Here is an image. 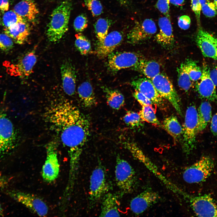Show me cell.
Returning a JSON list of instances; mask_svg holds the SVG:
<instances>
[{
    "label": "cell",
    "mask_w": 217,
    "mask_h": 217,
    "mask_svg": "<svg viewBox=\"0 0 217 217\" xmlns=\"http://www.w3.org/2000/svg\"><path fill=\"white\" fill-rule=\"evenodd\" d=\"M45 117L68 149L69 174L76 175L83 149L89 136V119L76 106L66 101L52 105L46 111Z\"/></svg>",
    "instance_id": "1"
},
{
    "label": "cell",
    "mask_w": 217,
    "mask_h": 217,
    "mask_svg": "<svg viewBox=\"0 0 217 217\" xmlns=\"http://www.w3.org/2000/svg\"><path fill=\"white\" fill-rule=\"evenodd\" d=\"M72 7V0H64L52 11L46 32L50 41L58 42L68 30Z\"/></svg>",
    "instance_id": "2"
},
{
    "label": "cell",
    "mask_w": 217,
    "mask_h": 217,
    "mask_svg": "<svg viewBox=\"0 0 217 217\" xmlns=\"http://www.w3.org/2000/svg\"><path fill=\"white\" fill-rule=\"evenodd\" d=\"M198 112L193 105L188 106L186 111L183 127L182 148L187 155H189L195 146L198 124Z\"/></svg>",
    "instance_id": "3"
},
{
    "label": "cell",
    "mask_w": 217,
    "mask_h": 217,
    "mask_svg": "<svg viewBox=\"0 0 217 217\" xmlns=\"http://www.w3.org/2000/svg\"><path fill=\"white\" fill-rule=\"evenodd\" d=\"M214 167L212 159L207 156H202L197 162L187 167L183 173L186 182L199 183L205 181L212 174Z\"/></svg>",
    "instance_id": "4"
},
{
    "label": "cell",
    "mask_w": 217,
    "mask_h": 217,
    "mask_svg": "<svg viewBox=\"0 0 217 217\" xmlns=\"http://www.w3.org/2000/svg\"><path fill=\"white\" fill-rule=\"evenodd\" d=\"M115 175L116 184L121 193L131 192L135 184V171L127 161L119 156L116 158Z\"/></svg>",
    "instance_id": "5"
},
{
    "label": "cell",
    "mask_w": 217,
    "mask_h": 217,
    "mask_svg": "<svg viewBox=\"0 0 217 217\" xmlns=\"http://www.w3.org/2000/svg\"><path fill=\"white\" fill-rule=\"evenodd\" d=\"M151 80L161 96L169 101L177 112L182 115L180 98L168 77L160 73Z\"/></svg>",
    "instance_id": "6"
},
{
    "label": "cell",
    "mask_w": 217,
    "mask_h": 217,
    "mask_svg": "<svg viewBox=\"0 0 217 217\" xmlns=\"http://www.w3.org/2000/svg\"><path fill=\"white\" fill-rule=\"evenodd\" d=\"M7 194L17 202L24 205L32 212L39 216H45L48 214V207L45 202L39 197L34 194L20 190H7Z\"/></svg>",
    "instance_id": "7"
},
{
    "label": "cell",
    "mask_w": 217,
    "mask_h": 217,
    "mask_svg": "<svg viewBox=\"0 0 217 217\" xmlns=\"http://www.w3.org/2000/svg\"><path fill=\"white\" fill-rule=\"evenodd\" d=\"M104 168L99 164L90 176L89 192L90 205L93 206L108 191Z\"/></svg>",
    "instance_id": "8"
},
{
    "label": "cell",
    "mask_w": 217,
    "mask_h": 217,
    "mask_svg": "<svg viewBox=\"0 0 217 217\" xmlns=\"http://www.w3.org/2000/svg\"><path fill=\"white\" fill-rule=\"evenodd\" d=\"M46 158L42 167V176L44 181L51 183L57 178L59 172L56 143L50 141L46 145Z\"/></svg>",
    "instance_id": "9"
},
{
    "label": "cell",
    "mask_w": 217,
    "mask_h": 217,
    "mask_svg": "<svg viewBox=\"0 0 217 217\" xmlns=\"http://www.w3.org/2000/svg\"><path fill=\"white\" fill-rule=\"evenodd\" d=\"M17 135L12 122L5 114H0V155L8 154L16 144Z\"/></svg>",
    "instance_id": "10"
},
{
    "label": "cell",
    "mask_w": 217,
    "mask_h": 217,
    "mask_svg": "<svg viewBox=\"0 0 217 217\" xmlns=\"http://www.w3.org/2000/svg\"><path fill=\"white\" fill-rule=\"evenodd\" d=\"M108 57V67L112 72L132 68L143 58L140 54L130 52H113Z\"/></svg>",
    "instance_id": "11"
},
{
    "label": "cell",
    "mask_w": 217,
    "mask_h": 217,
    "mask_svg": "<svg viewBox=\"0 0 217 217\" xmlns=\"http://www.w3.org/2000/svg\"><path fill=\"white\" fill-rule=\"evenodd\" d=\"M157 30L156 24L151 19L137 22L127 34V42L136 44L145 41L152 37Z\"/></svg>",
    "instance_id": "12"
},
{
    "label": "cell",
    "mask_w": 217,
    "mask_h": 217,
    "mask_svg": "<svg viewBox=\"0 0 217 217\" xmlns=\"http://www.w3.org/2000/svg\"><path fill=\"white\" fill-rule=\"evenodd\" d=\"M131 86L142 93L161 109L165 107L164 99L157 90L151 80L146 77H140L133 80L131 83Z\"/></svg>",
    "instance_id": "13"
},
{
    "label": "cell",
    "mask_w": 217,
    "mask_h": 217,
    "mask_svg": "<svg viewBox=\"0 0 217 217\" xmlns=\"http://www.w3.org/2000/svg\"><path fill=\"white\" fill-rule=\"evenodd\" d=\"M191 206L195 214L200 217H217V204L210 196L190 197Z\"/></svg>",
    "instance_id": "14"
},
{
    "label": "cell",
    "mask_w": 217,
    "mask_h": 217,
    "mask_svg": "<svg viewBox=\"0 0 217 217\" xmlns=\"http://www.w3.org/2000/svg\"><path fill=\"white\" fill-rule=\"evenodd\" d=\"M195 41L204 57L217 60L216 37L200 27L197 33Z\"/></svg>",
    "instance_id": "15"
},
{
    "label": "cell",
    "mask_w": 217,
    "mask_h": 217,
    "mask_svg": "<svg viewBox=\"0 0 217 217\" xmlns=\"http://www.w3.org/2000/svg\"><path fill=\"white\" fill-rule=\"evenodd\" d=\"M208 65L203 64L202 75L196 85V90L200 98L215 102L217 100L216 86L210 77Z\"/></svg>",
    "instance_id": "16"
},
{
    "label": "cell",
    "mask_w": 217,
    "mask_h": 217,
    "mask_svg": "<svg viewBox=\"0 0 217 217\" xmlns=\"http://www.w3.org/2000/svg\"><path fill=\"white\" fill-rule=\"evenodd\" d=\"M159 198V195L156 192L150 190H145L131 200V210L136 214H141L156 203Z\"/></svg>",
    "instance_id": "17"
},
{
    "label": "cell",
    "mask_w": 217,
    "mask_h": 217,
    "mask_svg": "<svg viewBox=\"0 0 217 217\" xmlns=\"http://www.w3.org/2000/svg\"><path fill=\"white\" fill-rule=\"evenodd\" d=\"M123 39L122 33L118 31H114L108 34L102 42H97V56L101 59L108 57L120 45Z\"/></svg>",
    "instance_id": "18"
},
{
    "label": "cell",
    "mask_w": 217,
    "mask_h": 217,
    "mask_svg": "<svg viewBox=\"0 0 217 217\" xmlns=\"http://www.w3.org/2000/svg\"><path fill=\"white\" fill-rule=\"evenodd\" d=\"M36 61L35 50L33 49L26 53L16 63L12 65L10 71L14 75L27 77L32 73Z\"/></svg>",
    "instance_id": "19"
},
{
    "label": "cell",
    "mask_w": 217,
    "mask_h": 217,
    "mask_svg": "<svg viewBox=\"0 0 217 217\" xmlns=\"http://www.w3.org/2000/svg\"><path fill=\"white\" fill-rule=\"evenodd\" d=\"M159 31L155 36L156 42L163 48L169 49L172 47L175 39L170 18L165 16L158 20Z\"/></svg>",
    "instance_id": "20"
},
{
    "label": "cell",
    "mask_w": 217,
    "mask_h": 217,
    "mask_svg": "<svg viewBox=\"0 0 217 217\" xmlns=\"http://www.w3.org/2000/svg\"><path fill=\"white\" fill-rule=\"evenodd\" d=\"M62 86L64 92L69 96L75 92L76 74L75 69L70 61H64L61 67Z\"/></svg>",
    "instance_id": "21"
},
{
    "label": "cell",
    "mask_w": 217,
    "mask_h": 217,
    "mask_svg": "<svg viewBox=\"0 0 217 217\" xmlns=\"http://www.w3.org/2000/svg\"><path fill=\"white\" fill-rule=\"evenodd\" d=\"M30 29L27 21H25L5 28L4 32L16 43L24 44L30 33Z\"/></svg>",
    "instance_id": "22"
},
{
    "label": "cell",
    "mask_w": 217,
    "mask_h": 217,
    "mask_svg": "<svg viewBox=\"0 0 217 217\" xmlns=\"http://www.w3.org/2000/svg\"><path fill=\"white\" fill-rule=\"evenodd\" d=\"M13 10L29 22L33 21L39 13L34 0H22L15 5Z\"/></svg>",
    "instance_id": "23"
},
{
    "label": "cell",
    "mask_w": 217,
    "mask_h": 217,
    "mask_svg": "<svg viewBox=\"0 0 217 217\" xmlns=\"http://www.w3.org/2000/svg\"><path fill=\"white\" fill-rule=\"evenodd\" d=\"M117 197L113 194H105L103 197L99 216L119 217L120 216Z\"/></svg>",
    "instance_id": "24"
},
{
    "label": "cell",
    "mask_w": 217,
    "mask_h": 217,
    "mask_svg": "<svg viewBox=\"0 0 217 217\" xmlns=\"http://www.w3.org/2000/svg\"><path fill=\"white\" fill-rule=\"evenodd\" d=\"M132 68L150 80L160 73V66L157 62L143 58Z\"/></svg>",
    "instance_id": "25"
},
{
    "label": "cell",
    "mask_w": 217,
    "mask_h": 217,
    "mask_svg": "<svg viewBox=\"0 0 217 217\" xmlns=\"http://www.w3.org/2000/svg\"><path fill=\"white\" fill-rule=\"evenodd\" d=\"M77 92L82 105L86 108H90L96 104V99L91 84L88 81L81 83L78 87Z\"/></svg>",
    "instance_id": "26"
},
{
    "label": "cell",
    "mask_w": 217,
    "mask_h": 217,
    "mask_svg": "<svg viewBox=\"0 0 217 217\" xmlns=\"http://www.w3.org/2000/svg\"><path fill=\"white\" fill-rule=\"evenodd\" d=\"M197 133L203 131L206 127L212 118V107L208 101L202 102L197 109Z\"/></svg>",
    "instance_id": "27"
},
{
    "label": "cell",
    "mask_w": 217,
    "mask_h": 217,
    "mask_svg": "<svg viewBox=\"0 0 217 217\" xmlns=\"http://www.w3.org/2000/svg\"><path fill=\"white\" fill-rule=\"evenodd\" d=\"M162 126L176 141L182 138L183 127L175 116L171 115L165 118Z\"/></svg>",
    "instance_id": "28"
},
{
    "label": "cell",
    "mask_w": 217,
    "mask_h": 217,
    "mask_svg": "<svg viewBox=\"0 0 217 217\" xmlns=\"http://www.w3.org/2000/svg\"><path fill=\"white\" fill-rule=\"evenodd\" d=\"M124 144V147L129 150L135 159L149 168L150 170H152L153 172H156L159 174L156 167L134 142H125Z\"/></svg>",
    "instance_id": "29"
},
{
    "label": "cell",
    "mask_w": 217,
    "mask_h": 217,
    "mask_svg": "<svg viewBox=\"0 0 217 217\" xmlns=\"http://www.w3.org/2000/svg\"><path fill=\"white\" fill-rule=\"evenodd\" d=\"M102 89L105 95L107 102L111 107L118 110L124 106V97L120 91L106 87H103Z\"/></svg>",
    "instance_id": "30"
},
{
    "label": "cell",
    "mask_w": 217,
    "mask_h": 217,
    "mask_svg": "<svg viewBox=\"0 0 217 217\" xmlns=\"http://www.w3.org/2000/svg\"><path fill=\"white\" fill-rule=\"evenodd\" d=\"M177 71L179 87L185 92H187L192 86V81L189 75L186 60L177 68Z\"/></svg>",
    "instance_id": "31"
},
{
    "label": "cell",
    "mask_w": 217,
    "mask_h": 217,
    "mask_svg": "<svg viewBox=\"0 0 217 217\" xmlns=\"http://www.w3.org/2000/svg\"><path fill=\"white\" fill-rule=\"evenodd\" d=\"M112 24L111 20L105 18H100L95 22L94 28L98 42H102L104 39Z\"/></svg>",
    "instance_id": "32"
},
{
    "label": "cell",
    "mask_w": 217,
    "mask_h": 217,
    "mask_svg": "<svg viewBox=\"0 0 217 217\" xmlns=\"http://www.w3.org/2000/svg\"><path fill=\"white\" fill-rule=\"evenodd\" d=\"M152 105L143 106L139 113L142 120L157 127L162 125L157 118Z\"/></svg>",
    "instance_id": "33"
},
{
    "label": "cell",
    "mask_w": 217,
    "mask_h": 217,
    "mask_svg": "<svg viewBox=\"0 0 217 217\" xmlns=\"http://www.w3.org/2000/svg\"><path fill=\"white\" fill-rule=\"evenodd\" d=\"M25 21L26 20L13 10L6 11L3 15L2 19V24L5 28H8Z\"/></svg>",
    "instance_id": "34"
},
{
    "label": "cell",
    "mask_w": 217,
    "mask_h": 217,
    "mask_svg": "<svg viewBox=\"0 0 217 217\" xmlns=\"http://www.w3.org/2000/svg\"><path fill=\"white\" fill-rule=\"evenodd\" d=\"M75 44L76 48L80 54L86 55L91 50V45L89 40L83 35L79 33L75 35Z\"/></svg>",
    "instance_id": "35"
},
{
    "label": "cell",
    "mask_w": 217,
    "mask_h": 217,
    "mask_svg": "<svg viewBox=\"0 0 217 217\" xmlns=\"http://www.w3.org/2000/svg\"><path fill=\"white\" fill-rule=\"evenodd\" d=\"M186 61L189 75L191 81H195L199 80L202 75V69L192 59L187 58Z\"/></svg>",
    "instance_id": "36"
},
{
    "label": "cell",
    "mask_w": 217,
    "mask_h": 217,
    "mask_svg": "<svg viewBox=\"0 0 217 217\" xmlns=\"http://www.w3.org/2000/svg\"><path fill=\"white\" fill-rule=\"evenodd\" d=\"M123 120L126 124L132 127L142 126L143 121L139 113L131 111L127 112L124 117Z\"/></svg>",
    "instance_id": "37"
},
{
    "label": "cell",
    "mask_w": 217,
    "mask_h": 217,
    "mask_svg": "<svg viewBox=\"0 0 217 217\" xmlns=\"http://www.w3.org/2000/svg\"><path fill=\"white\" fill-rule=\"evenodd\" d=\"M83 0L93 16H98L103 12L102 6L99 0Z\"/></svg>",
    "instance_id": "38"
},
{
    "label": "cell",
    "mask_w": 217,
    "mask_h": 217,
    "mask_svg": "<svg viewBox=\"0 0 217 217\" xmlns=\"http://www.w3.org/2000/svg\"><path fill=\"white\" fill-rule=\"evenodd\" d=\"M88 20L86 16L81 14L78 16L75 19L74 22V27L78 33L83 31L87 27Z\"/></svg>",
    "instance_id": "39"
},
{
    "label": "cell",
    "mask_w": 217,
    "mask_h": 217,
    "mask_svg": "<svg viewBox=\"0 0 217 217\" xmlns=\"http://www.w3.org/2000/svg\"><path fill=\"white\" fill-rule=\"evenodd\" d=\"M201 11L203 14L206 17H212L217 14V11L213 2L206 0V2L202 5Z\"/></svg>",
    "instance_id": "40"
},
{
    "label": "cell",
    "mask_w": 217,
    "mask_h": 217,
    "mask_svg": "<svg viewBox=\"0 0 217 217\" xmlns=\"http://www.w3.org/2000/svg\"><path fill=\"white\" fill-rule=\"evenodd\" d=\"M13 41L5 33H0V49L8 51L13 47Z\"/></svg>",
    "instance_id": "41"
},
{
    "label": "cell",
    "mask_w": 217,
    "mask_h": 217,
    "mask_svg": "<svg viewBox=\"0 0 217 217\" xmlns=\"http://www.w3.org/2000/svg\"><path fill=\"white\" fill-rule=\"evenodd\" d=\"M169 0H158L156 5L157 9L164 15L170 18Z\"/></svg>",
    "instance_id": "42"
},
{
    "label": "cell",
    "mask_w": 217,
    "mask_h": 217,
    "mask_svg": "<svg viewBox=\"0 0 217 217\" xmlns=\"http://www.w3.org/2000/svg\"><path fill=\"white\" fill-rule=\"evenodd\" d=\"M133 96L142 106L152 105L153 102L148 98L142 93L135 90Z\"/></svg>",
    "instance_id": "43"
},
{
    "label": "cell",
    "mask_w": 217,
    "mask_h": 217,
    "mask_svg": "<svg viewBox=\"0 0 217 217\" xmlns=\"http://www.w3.org/2000/svg\"><path fill=\"white\" fill-rule=\"evenodd\" d=\"M191 6L194 12L198 23L200 22V12L201 11V5L200 0H190Z\"/></svg>",
    "instance_id": "44"
},
{
    "label": "cell",
    "mask_w": 217,
    "mask_h": 217,
    "mask_svg": "<svg viewBox=\"0 0 217 217\" xmlns=\"http://www.w3.org/2000/svg\"><path fill=\"white\" fill-rule=\"evenodd\" d=\"M190 19L187 15H183L179 18L178 24L179 27L184 30L188 29L190 27Z\"/></svg>",
    "instance_id": "45"
},
{
    "label": "cell",
    "mask_w": 217,
    "mask_h": 217,
    "mask_svg": "<svg viewBox=\"0 0 217 217\" xmlns=\"http://www.w3.org/2000/svg\"><path fill=\"white\" fill-rule=\"evenodd\" d=\"M12 178L0 174V190L6 188L9 184Z\"/></svg>",
    "instance_id": "46"
},
{
    "label": "cell",
    "mask_w": 217,
    "mask_h": 217,
    "mask_svg": "<svg viewBox=\"0 0 217 217\" xmlns=\"http://www.w3.org/2000/svg\"><path fill=\"white\" fill-rule=\"evenodd\" d=\"M210 130L212 134L217 137V112L211 120Z\"/></svg>",
    "instance_id": "47"
},
{
    "label": "cell",
    "mask_w": 217,
    "mask_h": 217,
    "mask_svg": "<svg viewBox=\"0 0 217 217\" xmlns=\"http://www.w3.org/2000/svg\"><path fill=\"white\" fill-rule=\"evenodd\" d=\"M209 76L215 86H217V67L210 70Z\"/></svg>",
    "instance_id": "48"
},
{
    "label": "cell",
    "mask_w": 217,
    "mask_h": 217,
    "mask_svg": "<svg viewBox=\"0 0 217 217\" xmlns=\"http://www.w3.org/2000/svg\"><path fill=\"white\" fill-rule=\"evenodd\" d=\"M9 6L8 0H0V11L5 12L8 11Z\"/></svg>",
    "instance_id": "49"
},
{
    "label": "cell",
    "mask_w": 217,
    "mask_h": 217,
    "mask_svg": "<svg viewBox=\"0 0 217 217\" xmlns=\"http://www.w3.org/2000/svg\"><path fill=\"white\" fill-rule=\"evenodd\" d=\"M184 2V0H169L170 3L176 6L183 5Z\"/></svg>",
    "instance_id": "50"
},
{
    "label": "cell",
    "mask_w": 217,
    "mask_h": 217,
    "mask_svg": "<svg viewBox=\"0 0 217 217\" xmlns=\"http://www.w3.org/2000/svg\"><path fill=\"white\" fill-rule=\"evenodd\" d=\"M117 0L121 4L124 5H127L128 3V0Z\"/></svg>",
    "instance_id": "51"
},
{
    "label": "cell",
    "mask_w": 217,
    "mask_h": 217,
    "mask_svg": "<svg viewBox=\"0 0 217 217\" xmlns=\"http://www.w3.org/2000/svg\"><path fill=\"white\" fill-rule=\"evenodd\" d=\"M3 211L1 205L0 203V216H3Z\"/></svg>",
    "instance_id": "52"
},
{
    "label": "cell",
    "mask_w": 217,
    "mask_h": 217,
    "mask_svg": "<svg viewBox=\"0 0 217 217\" xmlns=\"http://www.w3.org/2000/svg\"><path fill=\"white\" fill-rule=\"evenodd\" d=\"M213 2L215 5V8L217 11V0H213Z\"/></svg>",
    "instance_id": "53"
},
{
    "label": "cell",
    "mask_w": 217,
    "mask_h": 217,
    "mask_svg": "<svg viewBox=\"0 0 217 217\" xmlns=\"http://www.w3.org/2000/svg\"><path fill=\"white\" fill-rule=\"evenodd\" d=\"M2 24V20L1 19V17L0 15V25H1Z\"/></svg>",
    "instance_id": "54"
}]
</instances>
